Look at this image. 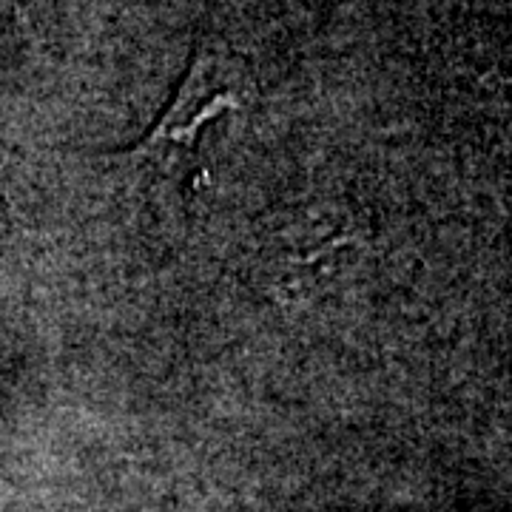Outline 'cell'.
Returning a JSON list of instances; mask_svg holds the SVG:
<instances>
[{
	"mask_svg": "<svg viewBox=\"0 0 512 512\" xmlns=\"http://www.w3.org/2000/svg\"><path fill=\"white\" fill-rule=\"evenodd\" d=\"M231 106V97L225 94H205L200 92V100L183 97L180 106L168 114L163 126L157 128V134L151 137V146L163 143V146H188L194 143V134L200 131L205 120H211L214 114Z\"/></svg>",
	"mask_w": 512,
	"mask_h": 512,
	"instance_id": "6da1fadb",
	"label": "cell"
}]
</instances>
